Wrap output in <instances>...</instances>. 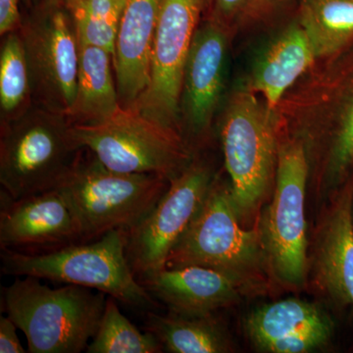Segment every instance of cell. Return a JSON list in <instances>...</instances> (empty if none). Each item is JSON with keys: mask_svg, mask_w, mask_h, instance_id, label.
Instances as JSON below:
<instances>
[{"mask_svg": "<svg viewBox=\"0 0 353 353\" xmlns=\"http://www.w3.org/2000/svg\"><path fill=\"white\" fill-rule=\"evenodd\" d=\"M257 0H212V17L226 25L243 15Z\"/></svg>", "mask_w": 353, "mask_h": 353, "instance_id": "26", "label": "cell"}, {"mask_svg": "<svg viewBox=\"0 0 353 353\" xmlns=\"http://www.w3.org/2000/svg\"><path fill=\"white\" fill-rule=\"evenodd\" d=\"M67 1H68V0H65V2H67Z\"/></svg>", "mask_w": 353, "mask_h": 353, "instance_id": "30", "label": "cell"}, {"mask_svg": "<svg viewBox=\"0 0 353 353\" xmlns=\"http://www.w3.org/2000/svg\"><path fill=\"white\" fill-rule=\"evenodd\" d=\"M7 275L55 281L99 290L116 301L153 307L150 292L139 282L126 254V231L113 230L97 240L41 252L2 250Z\"/></svg>", "mask_w": 353, "mask_h": 353, "instance_id": "6", "label": "cell"}, {"mask_svg": "<svg viewBox=\"0 0 353 353\" xmlns=\"http://www.w3.org/2000/svg\"><path fill=\"white\" fill-rule=\"evenodd\" d=\"M70 131L79 148L122 173L154 174L170 181L194 159L182 134L134 106H120L99 124L71 125Z\"/></svg>", "mask_w": 353, "mask_h": 353, "instance_id": "7", "label": "cell"}, {"mask_svg": "<svg viewBox=\"0 0 353 353\" xmlns=\"http://www.w3.org/2000/svg\"><path fill=\"white\" fill-rule=\"evenodd\" d=\"M161 343L150 332L139 331L121 313L116 299L108 296L99 328L88 345V353H160Z\"/></svg>", "mask_w": 353, "mask_h": 353, "instance_id": "24", "label": "cell"}, {"mask_svg": "<svg viewBox=\"0 0 353 353\" xmlns=\"http://www.w3.org/2000/svg\"><path fill=\"white\" fill-rule=\"evenodd\" d=\"M108 296L76 285L52 289L24 276L2 290L1 305L25 334L28 352L79 353L97 333Z\"/></svg>", "mask_w": 353, "mask_h": 353, "instance_id": "3", "label": "cell"}, {"mask_svg": "<svg viewBox=\"0 0 353 353\" xmlns=\"http://www.w3.org/2000/svg\"><path fill=\"white\" fill-rule=\"evenodd\" d=\"M21 27L19 0H0V34H11Z\"/></svg>", "mask_w": 353, "mask_h": 353, "instance_id": "28", "label": "cell"}, {"mask_svg": "<svg viewBox=\"0 0 353 353\" xmlns=\"http://www.w3.org/2000/svg\"><path fill=\"white\" fill-rule=\"evenodd\" d=\"M299 23L316 57H333L353 41V0H303Z\"/></svg>", "mask_w": 353, "mask_h": 353, "instance_id": "22", "label": "cell"}, {"mask_svg": "<svg viewBox=\"0 0 353 353\" xmlns=\"http://www.w3.org/2000/svg\"><path fill=\"white\" fill-rule=\"evenodd\" d=\"M215 176L208 162L194 158L171 179L148 214L126 232L127 259L139 281L166 268L169 254L199 212Z\"/></svg>", "mask_w": 353, "mask_h": 353, "instance_id": "9", "label": "cell"}, {"mask_svg": "<svg viewBox=\"0 0 353 353\" xmlns=\"http://www.w3.org/2000/svg\"><path fill=\"white\" fill-rule=\"evenodd\" d=\"M70 127L63 114L44 108L2 123V192L17 199L55 189L82 150Z\"/></svg>", "mask_w": 353, "mask_h": 353, "instance_id": "8", "label": "cell"}, {"mask_svg": "<svg viewBox=\"0 0 353 353\" xmlns=\"http://www.w3.org/2000/svg\"><path fill=\"white\" fill-rule=\"evenodd\" d=\"M227 52V26L213 17L201 23L185 60L181 97V128L190 146V139H202L212 122L224 90Z\"/></svg>", "mask_w": 353, "mask_h": 353, "instance_id": "15", "label": "cell"}, {"mask_svg": "<svg viewBox=\"0 0 353 353\" xmlns=\"http://www.w3.org/2000/svg\"><path fill=\"white\" fill-rule=\"evenodd\" d=\"M0 208L1 250L32 252L82 243L75 215L57 189L17 199L1 192Z\"/></svg>", "mask_w": 353, "mask_h": 353, "instance_id": "16", "label": "cell"}, {"mask_svg": "<svg viewBox=\"0 0 353 353\" xmlns=\"http://www.w3.org/2000/svg\"><path fill=\"white\" fill-rule=\"evenodd\" d=\"M275 109L250 88L230 97L220 124L225 168L241 224H257L275 181L280 145Z\"/></svg>", "mask_w": 353, "mask_h": 353, "instance_id": "2", "label": "cell"}, {"mask_svg": "<svg viewBox=\"0 0 353 353\" xmlns=\"http://www.w3.org/2000/svg\"><path fill=\"white\" fill-rule=\"evenodd\" d=\"M170 181L154 174L111 170L82 148L55 189L75 215L82 243L113 230L129 231L148 214Z\"/></svg>", "mask_w": 353, "mask_h": 353, "instance_id": "5", "label": "cell"}, {"mask_svg": "<svg viewBox=\"0 0 353 353\" xmlns=\"http://www.w3.org/2000/svg\"><path fill=\"white\" fill-rule=\"evenodd\" d=\"M211 6L212 0H162L150 83L141 99L132 105L181 134L183 68L202 15Z\"/></svg>", "mask_w": 353, "mask_h": 353, "instance_id": "11", "label": "cell"}, {"mask_svg": "<svg viewBox=\"0 0 353 353\" xmlns=\"http://www.w3.org/2000/svg\"><path fill=\"white\" fill-rule=\"evenodd\" d=\"M31 88L43 108L63 114L75 99L79 43L75 23L64 0H46L21 27Z\"/></svg>", "mask_w": 353, "mask_h": 353, "instance_id": "10", "label": "cell"}, {"mask_svg": "<svg viewBox=\"0 0 353 353\" xmlns=\"http://www.w3.org/2000/svg\"><path fill=\"white\" fill-rule=\"evenodd\" d=\"M26 1H30V0H26Z\"/></svg>", "mask_w": 353, "mask_h": 353, "instance_id": "31", "label": "cell"}, {"mask_svg": "<svg viewBox=\"0 0 353 353\" xmlns=\"http://www.w3.org/2000/svg\"><path fill=\"white\" fill-rule=\"evenodd\" d=\"M18 327L8 316L0 317V352L24 353L27 352L17 334Z\"/></svg>", "mask_w": 353, "mask_h": 353, "instance_id": "27", "label": "cell"}, {"mask_svg": "<svg viewBox=\"0 0 353 353\" xmlns=\"http://www.w3.org/2000/svg\"><path fill=\"white\" fill-rule=\"evenodd\" d=\"M309 179L303 141L296 136L280 141L273 194L260 211L257 226L272 284L292 292L307 287Z\"/></svg>", "mask_w": 353, "mask_h": 353, "instance_id": "4", "label": "cell"}, {"mask_svg": "<svg viewBox=\"0 0 353 353\" xmlns=\"http://www.w3.org/2000/svg\"><path fill=\"white\" fill-rule=\"evenodd\" d=\"M113 55L95 46L79 43V72L75 99L65 114L70 125H94L119 109L112 73Z\"/></svg>", "mask_w": 353, "mask_h": 353, "instance_id": "20", "label": "cell"}, {"mask_svg": "<svg viewBox=\"0 0 353 353\" xmlns=\"http://www.w3.org/2000/svg\"><path fill=\"white\" fill-rule=\"evenodd\" d=\"M243 329L257 352L312 353L331 347L336 322L323 304L290 297L253 309Z\"/></svg>", "mask_w": 353, "mask_h": 353, "instance_id": "14", "label": "cell"}, {"mask_svg": "<svg viewBox=\"0 0 353 353\" xmlns=\"http://www.w3.org/2000/svg\"><path fill=\"white\" fill-rule=\"evenodd\" d=\"M139 282L169 310L180 314H211L248 296L234 279L199 265L165 268Z\"/></svg>", "mask_w": 353, "mask_h": 353, "instance_id": "17", "label": "cell"}, {"mask_svg": "<svg viewBox=\"0 0 353 353\" xmlns=\"http://www.w3.org/2000/svg\"><path fill=\"white\" fill-rule=\"evenodd\" d=\"M29 64L21 34H7L0 53V106L2 123L20 116L31 90Z\"/></svg>", "mask_w": 353, "mask_h": 353, "instance_id": "25", "label": "cell"}, {"mask_svg": "<svg viewBox=\"0 0 353 353\" xmlns=\"http://www.w3.org/2000/svg\"><path fill=\"white\" fill-rule=\"evenodd\" d=\"M161 6L162 0H126L113 55L121 106L134 105L150 83Z\"/></svg>", "mask_w": 353, "mask_h": 353, "instance_id": "18", "label": "cell"}, {"mask_svg": "<svg viewBox=\"0 0 353 353\" xmlns=\"http://www.w3.org/2000/svg\"><path fill=\"white\" fill-rule=\"evenodd\" d=\"M126 0H68L78 43L114 55Z\"/></svg>", "mask_w": 353, "mask_h": 353, "instance_id": "23", "label": "cell"}, {"mask_svg": "<svg viewBox=\"0 0 353 353\" xmlns=\"http://www.w3.org/2000/svg\"><path fill=\"white\" fill-rule=\"evenodd\" d=\"M317 59L308 37L299 22L278 34L253 65L250 90L263 97L275 109L285 92Z\"/></svg>", "mask_w": 353, "mask_h": 353, "instance_id": "19", "label": "cell"}, {"mask_svg": "<svg viewBox=\"0 0 353 353\" xmlns=\"http://www.w3.org/2000/svg\"><path fill=\"white\" fill-rule=\"evenodd\" d=\"M321 109L301 122L294 136L307 152L318 199L324 202L353 172V68Z\"/></svg>", "mask_w": 353, "mask_h": 353, "instance_id": "13", "label": "cell"}, {"mask_svg": "<svg viewBox=\"0 0 353 353\" xmlns=\"http://www.w3.org/2000/svg\"><path fill=\"white\" fill-rule=\"evenodd\" d=\"M199 265L226 274L250 294L274 287L257 224H241L229 180L216 176L208 196L174 246L166 268Z\"/></svg>", "mask_w": 353, "mask_h": 353, "instance_id": "1", "label": "cell"}, {"mask_svg": "<svg viewBox=\"0 0 353 353\" xmlns=\"http://www.w3.org/2000/svg\"><path fill=\"white\" fill-rule=\"evenodd\" d=\"M352 220H353V194H352Z\"/></svg>", "mask_w": 353, "mask_h": 353, "instance_id": "29", "label": "cell"}, {"mask_svg": "<svg viewBox=\"0 0 353 353\" xmlns=\"http://www.w3.org/2000/svg\"><path fill=\"white\" fill-rule=\"evenodd\" d=\"M353 172L324 202L309 241L307 287L339 312H353Z\"/></svg>", "mask_w": 353, "mask_h": 353, "instance_id": "12", "label": "cell"}, {"mask_svg": "<svg viewBox=\"0 0 353 353\" xmlns=\"http://www.w3.org/2000/svg\"><path fill=\"white\" fill-rule=\"evenodd\" d=\"M146 331L157 336L163 350L171 353H230L236 352L231 334L215 313L187 315L169 311L150 312Z\"/></svg>", "mask_w": 353, "mask_h": 353, "instance_id": "21", "label": "cell"}]
</instances>
